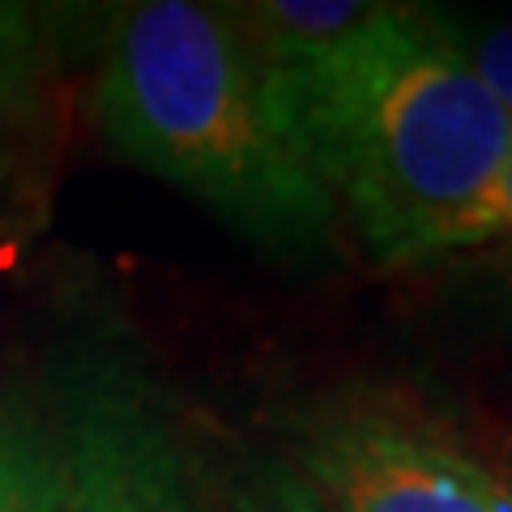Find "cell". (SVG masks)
Segmentation results:
<instances>
[{
	"label": "cell",
	"instance_id": "obj_9",
	"mask_svg": "<svg viewBox=\"0 0 512 512\" xmlns=\"http://www.w3.org/2000/svg\"><path fill=\"white\" fill-rule=\"evenodd\" d=\"M487 256H478L466 286L474 291V299L483 303V312L500 325L504 333H512V239H495L483 244Z\"/></svg>",
	"mask_w": 512,
	"mask_h": 512
},
{
	"label": "cell",
	"instance_id": "obj_3",
	"mask_svg": "<svg viewBox=\"0 0 512 512\" xmlns=\"http://www.w3.org/2000/svg\"><path fill=\"white\" fill-rule=\"evenodd\" d=\"M43 423L60 512H218L171 389L116 325L73 329L52 350Z\"/></svg>",
	"mask_w": 512,
	"mask_h": 512
},
{
	"label": "cell",
	"instance_id": "obj_4",
	"mask_svg": "<svg viewBox=\"0 0 512 512\" xmlns=\"http://www.w3.org/2000/svg\"><path fill=\"white\" fill-rule=\"evenodd\" d=\"M286 470L325 512H512V474L372 397L299 410L286 431Z\"/></svg>",
	"mask_w": 512,
	"mask_h": 512
},
{
	"label": "cell",
	"instance_id": "obj_2",
	"mask_svg": "<svg viewBox=\"0 0 512 512\" xmlns=\"http://www.w3.org/2000/svg\"><path fill=\"white\" fill-rule=\"evenodd\" d=\"M90 107L111 158L188 192L265 261L291 274L338 265V210L269 120L261 69L231 9L192 0L124 9Z\"/></svg>",
	"mask_w": 512,
	"mask_h": 512
},
{
	"label": "cell",
	"instance_id": "obj_10",
	"mask_svg": "<svg viewBox=\"0 0 512 512\" xmlns=\"http://www.w3.org/2000/svg\"><path fill=\"white\" fill-rule=\"evenodd\" d=\"M495 239H512V158L487 197V244H495Z\"/></svg>",
	"mask_w": 512,
	"mask_h": 512
},
{
	"label": "cell",
	"instance_id": "obj_8",
	"mask_svg": "<svg viewBox=\"0 0 512 512\" xmlns=\"http://www.w3.org/2000/svg\"><path fill=\"white\" fill-rule=\"evenodd\" d=\"M231 512H325V508L286 470V461H269L231 495Z\"/></svg>",
	"mask_w": 512,
	"mask_h": 512
},
{
	"label": "cell",
	"instance_id": "obj_1",
	"mask_svg": "<svg viewBox=\"0 0 512 512\" xmlns=\"http://www.w3.org/2000/svg\"><path fill=\"white\" fill-rule=\"evenodd\" d=\"M269 120L384 269L487 244L512 116L436 9L367 0L235 5Z\"/></svg>",
	"mask_w": 512,
	"mask_h": 512
},
{
	"label": "cell",
	"instance_id": "obj_5",
	"mask_svg": "<svg viewBox=\"0 0 512 512\" xmlns=\"http://www.w3.org/2000/svg\"><path fill=\"white\" fill-rule=\"evenodd\" d=\"M0 512H60L52 436L18 397H0Z\"/></svg>",
	"mask_w": 512,
	"mask_h": 512
},
{
	"label": "cell",
	"instance_id": "obj_6",
	"mask_svg": "<svg viewBox=\"0 0 512 512\" xmlns=\"http://www.w3.org/2000/svg\"><path fill=\"white\" fill-rule=\"evenodd\" d=\"M43 60L39 22L26 5H5L0 0V133L18 120L30 90H35V73Z\"/></svg>",
	"mask_w": 512,
	"mask_h": 512
},
{
	"label": "cell",
	"instance_id": "obj_7",
	"mask_svg": "<svg viewBox=\"0 0 512 512\" xmlns=\"http://www.w3.org/2000/svg\"><path fill=\"white\" fill-rule=\"evenodd\" d=\"M440 26H444V35L453 39L461 60L470 64V73L512 116V18L508 22H474V18H461V13H440Z\"/></svg>",
	"mask_w": 512,
	"mask_h": 512
}]
</instances>
